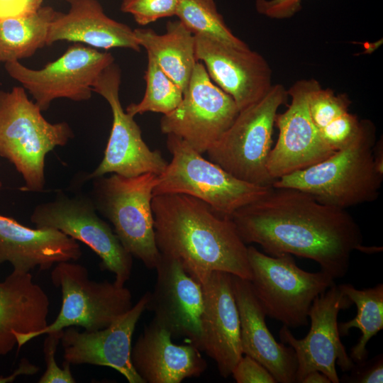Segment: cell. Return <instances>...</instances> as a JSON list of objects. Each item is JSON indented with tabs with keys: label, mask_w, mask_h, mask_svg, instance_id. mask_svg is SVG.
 I'll use <instances>...</instances> for the list:
<instances>
[{
	"label": "cell",
	"mask_w": 383,
	"mask_h": 383,
	"mask_svg": "<svg viewBox=\"0 0 383 383\" xmlns=\"http://www.w3.org/2000/svg\"><path fill=\"white\" fill-rule=\"evenodd\" d=\"M231 218L245 244H257L270 256L311 260L334 279L347 274L354 251L382 249L363 245L361 230L346 209L323 204L297 189L272 187Z\"/></svg>",
	"instance_id": "1"
},
{
	"label": "cell",
	"mask_w": 383,
	"mask_h": 383,
	"mask_svg": "<svg viewBox=\"0 0 383 383\" xmlns=\"http://www.w3.org/2000/svg\"><path fill=\"white\" fill-rule=\"evenodd\" d=\"M152 209L160 252L179 261L201 284L215 271L250 280L248 246L231 217L182 194L153 196Z\"/></svg>",
	"instance_id": "2"
},
{
	"label": "cell",
	"mask_w": 383,
	"mask_h": 383,
	"mask_svg": "<svg viewBox=\"0 0 383 383\" xmlns=\"http://www.w3.org/2000/svg\"><path fill=\"white\" fill-rule=\"evenodd\" d=\"M375 143V126L367 120L352 143L317 164L276 179L272 187L297 189L323 204L343 209L374 201L383 180L374 160Z\"/></svg>",
	"instance_id": "3"
},
{
	"label": "cell",
	"mask_w": 383,
	"mask_h": 383,
	"mask_svg": "<svg viewBox=\"0 0 383 383\" xmlns=\"http://www.w3.org/2000/svg\"><path fill=\"white\" fill-rule=\"evenodd\" d=\"M73 137L67 122H48L23 87L0 90V157L21 174L24 182L21 191H43L47 154L65 145Z\"/></svg>",
	"instance_id": "4"
},
{
	"label": "cell",
	"mask_w": 383,
	"mask_h": 383,
	"mask_svg": "<svg viewBox=\"0 0 383 383\" xmlns=\"http://www.w3.org/2000/svg\"><path fill=\"white\" fill-rule=\"evenodd\" d=\"M157 178L153 173L103 175L91 179L90 194L97 212L111 223L124 248L150 270H155L161 258L152 209Z\"/></svg>",
	"instance_id": "5"
},
{
	"label": "cell",
	"mask_w": 383,
	"mask_h": 383,
	"mask_svg": "<svg viewBox=\"0 0 383 383\" xmlns=\"http://www.w3.org/2000/svg\"><path fill=\"white\" fill-rule=\"evenodd\" d=\"M172 160L158 175L153 196L182 194L201 200L228 217L262 197L272 187L257 185L233 176L203 157L180 138L167 135Z\"/></svg>",
	"instance_id": "6"
},
{
	"label": "cell",
	"mask_w": 383,
	"mask_h": 383,
	"mask_svg": "<svg viewBox=\"0 0 383 383\" xmlns=\"http://www.w3.org/2000/svg\"><path fill=\"white\" fill-rule=\"evenodd\" d=\"M287 98V89L275 84L261 99L239 111L231 126L206 152L209 160L243 181L272 186L274 180L267 163L277 111Z\"/></svg>",
	"instance_id": "7"
},
{
	"label": "cell",
	"mask_w": 383,
	"mask_h": 383,
	"mask_svg": "<svg viewBox=\"0 0 383 383\" xmlns=\"http://www.w3.org/2000/svg\"><path fill=\"white\" fill-rule=\"evenodd\" d=\"M52 284L62 292V306L56 318L33 333H14L18 350L42 335L70 326L87 331L102 329L126 313L132 306L131 291L113 282L91 280L84 266L70 261L57 263L50 274Z\"/></svg>",
	"instance_id": "8"
},
{
	"label": "cell",
	"mask_w": 383,
	"mask_h": 383,
	"mask_svg": "<svg viewBox=\"0 0 383 383\" xmlns=\"http://www.w3.org/2000/svg\"><path fill=\"white\" fill-rule=\"evenodd\" d=\"M248 255L252 289L266 316L289 328L306 325L314 299L335 284L321 270L301 269L290 254L270 256L250 245Z\"/></svg>",
	"instance_id": "9"
},
{
	"label": "cell",
	"mask_w": 383,
	"mask_h": 383,
	"mask_svg": "<svg viewBox=\"0 0 383 383\" xmlns=\"http://www.w3.org/2000/svg\"><path fill=\"white\" fill-rule=\"evenodd\" d=\"M35 228H50L80 241L101 260V267L113 273L121 286L130 279L133 256L124 248L110 225L98 215L90 196H70L62 191L52 201L37 205L30 215Z\"/></svg>",
	"instance_id": "10"
},
{
	"label": "cell",
	"mask_w": 383,
	"mask_h": 383,
	"mask_svg": "<svg viewBox=\"0 0 383 383\" xmlns=\"http://www.w3.org/2000/svg\"><path fill=\"white\" fill-rule=\"evenodd\" d=\"M238 112L232 97L213 82L204 65L197 61L182 101L162 116L160 130L203 154L221 138Z\"/></svg>",
	"instance_id": "11"
},
{
	"label": "cell",
	"mask_w": 383,
	"mask_h": 383,
	"mask_svg": "<svg viewBox=\"0 0 383 383\" xmlns=\"http://www.w3.org/2000/svg\"><path fill=\"white\" fill-rule=\"evenodd\" d=\"M113 62L111 53L75 43L42 69H30L19 61L5 62V68L45 111L58 98L74 101L89 100L97 77Z\"/></svg>",
	"instance_id": "12"
},
{
	"label": "cell",
	"mask_w": 383,
	"mask_h": 383,
	"mask_svg": "<svg viewBox=\"0 0 383 383\" xmlns=\"http://www.w3.org/2000/svg\"><path fill=\"white\" fill-rule=\"evenodd\" d=\"M121 82V70L113 62L94 83L93 91L101 95L110 106L113 122L103 159L88 174V179L108 174L128 177L145 173L160 175L167 166L160 151L150 149L133 117L123 110L119 98Z\"/></svg>",
	"instance_id": "13"
},
{
	"label": "cell",
	"mask_w": 383,
	"mask_h": 383,
	"mask_svg": "<svg viewBox=\"0 0 383 383\" xmlns=\"http://www.w3.org/2000/svg\"><path fill=\"white\" fill-rule=\"evenodd\" d=\"M352 304L335 284L313 301L309 311L311 326L306 337L298 339L289 327L282 326L279 333L281 343L292 348L296 356V382L301 383L309 372L318 370L331 383H339L335 364L343 372L353 367L355 363L341 342L338 322L339 311Z\"/></svg>",
	"instance_id": "14"
},
{
	"label": "cell",
	"mask_w": 383,
	"mask_h": 383,
	"mask_svg": "<svg viewBox=\"0 0 383 383\" xmlns=\"http://www.w3.org/2000/svg\"><path fill=\"white\" fill-rule=\"evenodd\" d=\"M319 84L314 79H301L287 89L291 103L276 116L279 135L267 163L274 181L317 164L335 152L322 139L309 110V96Z\"/></svg>",
	"instance_id": "15"
},
{
	"label": "cell",
	"mask_w": 383,
	"mask_h": 383,
	"mask_svg": "<svg viewBox=\"0 0 383 383\" xmlns=\"http://www.w3.org/2000/svg\"><path fill=\"white\" fill-rule=\"evenodd\" d=\"M195 56L215 84L234 100L239 111L265 96L273 84L267 61L258 52L202 35H194Z\"/></svg>",
	"instance_id": "16"
},
{
	"label": "cell",
	"mask_w": 383,
	"mask_h": 383,
	"mask_svg": "<svg viewBox=\"0 0 383 383\" xmlns=\"http://www.w3.org/2000/svg\"><path fill=\"white\" fill-rule=\"evenodd\" d=\"M150 292H146L133 306L109 326L94 331H79L73 326L63 330L60 343L64 361L74 365L109 367L129 383H144L131 359L135 326L147 309Z\"/></svg>",
	"instance_id": "17"
},
{
	"label": "cell",
	"mask_w": 383,
	"mask_h": 383,
	"mask_svg": "<svg viewBox=\"0 0 383 383\" xmlns=\"http://www.w3.org/2000/svg\"><path fill=\"white\" fill-rule=\"evenodd\" d=\"M155 270L156 282L147 306L154 313L152 320L172 336L184 337L199 350L204 307L201 284L179 261L162 254Z\"/></svg>",
	"instance_id": "18"
},
{
	"label": "cell",
	"mask_w": 383,
	"mask_h": 383,
	"mask_svg": "<svg viewBox=\"0 0 383 383\" xmlns=\"http://www.w3.org/2000/svg\"><path fill=\"white\" fill-rule=\"evenodd\" d=\"M201 287L204 307L199 350L216 362L220 375L227 378L243 355L232 274L213 272Z\"/></svg>",
	"instance_id": "19"
},
{
	"label": "cell",
	"mask_w": 383,
	"mask_h": 383,
	"mask_svg": "<svg viewBox=\"0 0 383 383\" xmlns=\"http://www.w3.org/2000/svg\"><path fill=\"white\" fill-rule=\"evenodd\" d=\"M233 294L240 324L243 355L262 365L279 383L296 382L297 360L289 345L278 343L267 328L266 313L250 280L232 275Z\"/></svg>",
	"instance_id": "20"
},
{
	"label": "cell",
	"mask_w": 383,
	"mask_h": 383,
	"mask_svg": "<svg viewBox=\"0 0 383 383\" xmlns=\"http://www.w3.org/2000/svg\"><path fill=\"white\" fill-rule=\"evenodd\" d=\"M82 255L78 242L50 228H31L0 214V264L8 262L13 271L28 273L38 267L76 261Z\"/></svg>",
	"instance_id": "21"
},
{
	"label": "cell",
	"mask_w": 383,
	"mask_h": 383,
	"mask_svg": "<svg viewBox=\"0 0 383 383\" xmlns=\"http://www.w3.org/2000/svg\"><path fill=\"white\" fill-rule=\"evenodd\" d=\"M172 334L154 320L132 345V365L144 383H180L201 375L206 360L194 345H177Z\"/></svg>",
	"instance_id": "22"
},
{
	"label": "cell",
	"mask_w": 383,
	"mask_h": 383,
	"mask_svg": "<svg viewBox=\"0 0 383 383\" xmlns=\"http://www.w3.org/2000/svg\"><path fill=\"white\" fill-rule=\"evenodd\" d=\"M67 13L59 12L50 24L46 45L59 40L87 44L93 48L141 49L128 25L109 18L98 0H66Z\"/></svg>",
	"instance_id": "23"
},
{
	"label": "cell",
	"mask_w": 383,
	"mask_h": 383,
	"mask_svg": "<svg viewBox=\"0 0 383 383\" xmlns=\"http://www.w3.org/2000/svg\"><path fill=\"white\" fill-rule=\"evenodd\" d=\"M50 300L30 272H12L0 282V356L17 345L13 333L29 334L48 324Z\"/></svg>",
	"instance_id": "24"
},
{
	"label": "cell",
	"mask_w": 383,
	"mask_h": 383,
	"mask_svg": "<svg viewBox=\"0 0 383 383\" xmlns=\"http://www.w3.org/2000/svg\"><path fill=\"white\" fill-rule=\"evenodd\" d=\"M133 31L148 55L184 91L197 62L194 35L179 20L168 21L164 34H157L151 28H139Z\"/></svg>",
	"instance_id": "25"
},
{
	"label": "cell",
	"mask_w": 383,
	"mask_h": 383,
	"mask_svg": "<svg viewBox=\"0 0 383 383\" xmlns=\"http://www.w3.org/2000/svg\"><path fill=\"white\" fill-rule=\"evenodd\" d=\"M58 11L41 6L33 14L0 19V61L8 62L29 57L46 45L50 24Z\"/></svg>",
	"instance_id": "26"
},
{
	"label": "cell",
	"mask_w": 383,
	"mask_h": 383,
	"mask_svg": "<svg viewBox=\"0 0 383 383\" xmlns=\"http://www.w3.org/2000/svg\"><path fill=\"white\" fill-rule=\"evenodd\" d=\"M338 287L357 308L354 318L338 323L339 333L345 336L353 328L360 331L361 336L350 354L354 363L360 362L367 360V343L383 328V284L361 289L351 284H339Z\"/></svg>",
	"instance_id": "27"
},
{
	"label": "cell",
	"mask_w": 383,
	"mask_h": 383,
	"mask_svg": "<svg viewBox=\"0 0 383 383\" xmlns=\"http://www.w3.org/2000/svg\"><path fill=\"white\" fill-rule=\"evenodd\" d=\"M175 16L194 35L239 48H249L228 27L213 0H180Z\"/></svg>",
	"instance_id": "28"
},
{
	"label": "cell",
	"mask_w": 383,
	"mask_h": 383,
	"mask_svg": "<svg viewBox=\"0 0 383 383\" xmlns=\"http://www.w3.org/2000/svg\"><path fill=\"white\" fill-rule=\"evenodd\" d=\"M144 79L146 87L142 100L127 106L126 111L134 117L146 112L167 114L176 109L182 100L184 91L148 55Z\"/></svg>",
	"instance_id": "29"
},
{
	"label": "cell",
	"mask_w": 383,
	"mask_h": 383,
	"mask_svg": "<svg viewBox=\"0 0 383 383\" xmlns=\"http://www.w3.org/2000/svg\"><path fill=\"white\" fill-rule=\"evenodd\" d=\"M350 100L345 94H335L319 84L311 93L309 110L318 131L339 116L349 111Z\"/></svg>",
	"instance_id": "30"
},
{
	"label": "cell",
	"mask_w": 383,
	"mask_h": 383,
	"mask_svg": "<svg viewBox=\"0 0 383 383\" xmlns=\"http://www.w3.org/2000/svg\"><path fill=\"white\" fill-rule=\"evenodd\" d=\"M367 119L360 120L349 111L339 116L319 131L323 141L333 151L348 146L363 131Z\"/></svg>",
	"instance_id": "31"
},
{
	"label": "cell",
	"mask_w": 383,
	"mask_h": 383,
	"mask_svg": "<svg viewBox=\"0 0 383 383\" xmlns=\"http://www.w3.org/2000/svg\"><path fill=\"white\" fill-rule=\"evenodd\" d=\"M180 0H123L121 11L130 13L135 21L145 26L162 18L176 15Z\"/></svg>",
	"instance_id": "32"
},
{
	"label": "cell",
	"mask_w": 383,
	"mask_h": 383,
	"mask_svg": "<svg viewBox=\"0 0 383 383\" xmlns=\"http://www.w3.org/2000/svg\"><path fill=\"white\" fill-rule=\"evenodd\" d=\"M63 330L46 333L43 343V354L45 362V371L38 381V383H75L76 380L71 372V365L64 361L60 367L55 360L57 346L60 343Z\"/></svg>",
	"instance_id": "33"
},
{
	"label": "cell",
	"mask_w": 383,
	"mask_h": 383,
	"mask_svg": "<svg viewBox=\"0 0 383 383\" xmlns=\"http://www.w3.org/2000/svg\"><path fill=\"white\" fill-rule=\"evenodd\" d=\"M231 375L237 383H277L272 374L252 357L243 355Z\"/></svg>",
	"instance_id": "34"
},
{
	"label": "cell",
	"mask_w": 383,
	"mask_h": 383,
	"mask_svg": "<svg viewBox=\"0 0 383 383\" xmlns=\"http://www.w3.org/2000/svg\"><path fill=\"white\" fill-rule=\"evenodd\" d=\"M350 375H344L340 382L350 383H382L383 357L379 354L369 361L355 363Z\"/></svg>",
	"instance_id": "35"
},
{
	"label": "cell",
	"mask_w": 383,
	"mask_h": 383,
	"mask_svg": "<svg viewBox=\"0 0 383 383\" xmlns=\"http://www.w3.org/2000/svg\"><path fill=\"white\" fill-rule=\"evenodd\" d=\"M302 0H255L257 11L274 19L292 17L301 9Z\"/></svg>",
	"instance_id": "36"
},
{
	"label": "cell",
	"mask_w": 383,
	"mask_h": 383,
	"mask_svg": "<svg viewBox=\"0 0 383 383\" xmlns=\"http://www.w3.org/2000/svg\"><path fill=\"white\" fill-rule=\"evenodd\" d=\"M42 4L43 0H0V19L33 14Z\"/></svg>",
	"instance_id": "37"
},
{
	"label": "cell",
	"mask_w": 383,
	"mask_h": 383,
	"mask_svg": "<svg viewBox=\"0 0 383 383\" xmlns=\"http://www.w3.org/2000/svg\"><path fill=\"white\" fill-rule=\"evenodd\" d=\"M40 368L30 363L26 358H22L18 367L8 377H0V382H11L18 375H33L39 371Z\"/></svg>",
	"instance_id": "38"
},
{
	"label": "cell",
	"mask_w": 383,
	"mask_h": 383,
	"mask_svg": "<svg viewBox=\"0 0 383 383\" xmlns=\"http://www.w3.org/2000/svg\"><path fill=\"white\" fill-rule=\"evenodd\" d=\"M301 383H331L328 377L318 370L309 372L302 379Z\"/></svg>",
	"instance_id": "39"
},
{
	"label": "cell",
	"mask_w": 383,
	"mask_h": 383,
	"mask_svg": "<svg viewBox=\"0 0 383 383\" xmlns=\"http://www.w3.org/2000/svg\"><path fill=\"white\" fill-rule=\"evenodd\" d=\"M373 157L377 169L383 173V145L382 140L375 143L373 147Z\"/></svg>",
	"instance_id": "40"
},
{
	"label": "cell",
	"mask_w": 383,
	"mask_h": 383,
	"mask_svg": "<svg viewBox=\"0 0 383 383\" xmlns=\"http://www.w3.org/2000/svg\"><path fill=\"white\" fill-rule=\"evenodd\" d=\"M1 187H2V183L0 181V189H1Z\"/></svg>",
	"instance_id": "41"
},
{
	"label": "cell",
	"mask_w": 383,
	"mask_h": 383,
	"mask_svg": "<svg viewBox=\"0 0 383 383\" xmlns=\"http://www.w3.org/2000/svg\"><path fill=\"white\" fill-rule=\"evenodd\" d=\"M0 63H1V61H0Z\"/></svg>",
	"instance_id": "42"
}]
</instances>
